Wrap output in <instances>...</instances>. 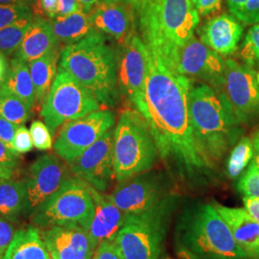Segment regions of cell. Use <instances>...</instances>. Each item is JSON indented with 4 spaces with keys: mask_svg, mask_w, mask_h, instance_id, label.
<instances>
[{
    "mask_svg": "<svg viewBox=\"0 0 259 259\" xmlns=\"http://www.w3.org/2000/svg\"><path fill=\"white\" fill-rule=\"evenodd\" d=\"M147 49L148 70L138 111L147 122L166 166L179 178L192 181L212 170L196 145L190 124L192 81L170 69L152 48Z\"/></svg>",
    "mask_w": 259,
    "mask_h": 259,
    "instance_id": "cell-1",
    "label": "cell"
},
{
    "mask_svg": "<svg viewBox=\"0 0 259 259\" xmlns=\"http://www.w3.org/2000/svg\"><path fill=\"white\" fill-rule=\"evenodd\" d=\"M117 56L118 49L94 29L81 40L63 47L60 66L89 89L101 106L115 108L121 96Z\"/></svg>",
    "mask_w": 259,
    "mask_h": 259,
    "instance_id": "cell-2",
    "label": "cell"
},
{
    "mask_svg": "<svg viewBox=\"0 0 259 259\" xmlns=\"http://www.w3.org/2000/svg\"><path fill=\"white\" fill-rule=\"evenodd\" d=\"M188 108L196 145L214 168L239 137V126L226 95L207 83H191Z\"/></svg>",
    "mask_w": 259,
    "mask_h": 259,
    "instance_id": "cell-3",
    "label": "cell"
},
{
    "mask_svg": "<svg viewBox=\"0 0 259 259\" xmlns=\"http://www.w3.org/2000/svg\"><path fill=\"white\" fill-rule=\"evenodd\" d=\"M175 248L182 259H249L212 204H191L181 212Z\"/></svg>",
    "mask_w": 259,
    "mask_h": 259,
    "instance_id": "cell-4",
    "label": "cell"
},
{
    "mask_svg": "<svg viewBox=\"0 0 259 259\" xmlns=\"http://www.w3.org/2000/svg\"><path fill=\"white\" fill-rule=\"evenodd\" d=\"M134 8L140 37L165 64L200 23L191 0H139Z\"/></svg>",
    "mask_w": 259,
    "mask_h": 259,
    "instance_id": "cell-5",
    "label": "cell"
},
{
    "mask_svg": "<svg viewBox=\"0 0 259 259\" xmlns=\"http://www.w3.org/2000/svg\"><path fill=\"white\" fill-rule=\"evenodd\" d=\"M158 157L155 139L144 117L135 109L122 111L113 131L115 181L151 171Z\"/></svg>",
    "mask_w": 259,
    "mask_h": 259,
    "instance_id": "cell-6",
    "label": "cell"
},
{
    "mask_svg": "<svg viewBox=\"0 0 259 259\" xmlns=\"http://www.w3.org/2000/svg\"><path fill=\"white\" fill-rule=\"evenodd\" d=\"M177 204L176 196L171 194L146 211L129 215L113 241L123 259H158L162 255Z\"/></svg>",
    "mask_w": 259,
    "mask_h": 259,
    "instance_id": "cell-7",
    "label": "cell"
},
{
    "mask_svg": "<svg viewBox=\"0 0 259 259\" xmlns=\"http://www.w3.org/2000/svg\"><path fill=\"white\" fill-rule=\"evenodd\" d=\"M94 214L91 185L77 177H69L60 189L31 216L40 229L53 226H78L88 231Z\"/></svg>",
    "mask_w": 259,
    "mask_h": 259,
    "instance_id": "cell-8",
    "label": "cell"
},
{
    "mask_svg": "<svg viewBox=\"0 0 259 259\" xmlns=\"http://www.w3.org/2000/svg\"><path fill=\"white\" fill-rule=\"evenodd\" d=\"M101 104L95 95L61 66L41 106L40 116L52 136L68 121L99 111Z\"/></svg>",
    "mask_w": 259,
    "mask_h": 259,
    "instance_id": "cell-9",
    "label": "cell"
},
{
    "mask_svg": "<svg viewBox=\"0 0 259 259\" xmlns=\"http://www.w3.org/2000/svg\"><path fill=\"white\" fill-rule=\"evenodd\" d=\"M115 112L109 109L65 123L53 144L56 154L68 164L80 157L115 125Z\"/></svg>",
    "mask_w": 259,
    "mask_h": 259,
    "instance_id": "cell-10",
    "label": "cell"
},
{
    "mask_svg": "<svg viewBox=\"0 0 259 259\" xmlns=\"http://www.w3.org/2000/svg\"><path fill=\"white\" fill-rule=\"evenodd\" d=\"M165 65L178 74L203 81L216 91L222 88L226 60L195 36L177 49Z\"/></svg>",
    "mask_w": 259,
    "mask_h": 259,
    "instance_id": "cell-11",
    "label": "cell"
},
{
    "mask_svg": "<svg viewBox=\"0 0 259 259\" xmlns=\"http://www.w3.org/2000/svg\"><path fill=\"white\" fill-rule=\"evenodd\" d=\"M240 124L253 120L259 113V84L253 67L233 59L226 60L221 90Z\"/></svg>",
    "mask_w": 259,
    "mask_h": 259,
    "instance_id": "cell-12",
    "label": "cell"
},
{
    "mask_svg": "<svg viewBox=\"0 0 259 259\" xmlns=\"http://www.w3.org/2000/svg\"><path fill=\"white\" fill-rule=\"evenodd\" d=\"M148 70V49L135 32L121 44L117 56V77L121 95L138 111L141 106Z\"/></svg>",
    "mask_w": 259,
    "mask_h": 259,
    "instance_id": "cell-13",
    "label": "cell"
},
{
    "mask_svg": "<svg viewBox=\"0 0 259 259\" xmlns=\"http://www.w3.org/2000/svg\"><path fill=\"white\" fill-rule=\"evenodd\" d=\"M149 172L117 182L109 194L111 201L127 215L146 211L171 195L162 178Z\"/></svg>",
    "mask_w": 259,
    "mask_h": 259,
    "instance_id": "cell-14",
    "label": "cell"
},
{
    "mask_svg": "<svg viewBox=\"0 0 259 259\" xmlns=\"http://www.w3.org/2000/svg\"><path fill=\"white\" fill-rule=\"evenodd\" d=\"M113 131H108L93 145L69 163V170L100 192H106L114 177L113 169Z\"/></svg>",
    "mask_w": 259,
    "mask_h": 259,
    "instance_id": "cell-15",
    "label": "cell"
},
{
    "mask_svg": "<svg viewBox=\"0 0 259 259\" xmlns=\"http://www.w3.org/2000/svg\"><path fill=\"white\" fill-rule=\"evenodd\" d=\"M69 177L67 167L54 155L46 154L37 157L29 167L24 180L27 190L24 213L32 216Z\"/></svg>",
    "mask_w": 259,
    "mask_h": 259,
    "instance_id": "cell-16",
    "label": "cell"
},
{
    "mask_svg": "<svg viewBox=\"0 0 259 259\" xmlns=\"http://www.w3.org/2000/svg\"><path fill=\"white\" fill-rule=\"evenodd\" d=\"M40 234L52 259H92L96 250L88 232L78 226H53Z\"/></svg>",
    "mask_w": 259,
    "mask_h": 259,
    "instance_id": "cell-17",
    "label": "cell"
},
{
    "mask_svg": "<svg viewBox=\"0 0 259 259\" xmlns=\"http://www.w3.org/2000/svg\"><path fill=\"white\" fill-rule=\"evenodd\" d=\"M244 26L232 14H215L202 25L200 39L219 55L231 56L238 50Z\"/></svg>",
    "mask_w": 259,
    "mask_h": 259,
    "instance_id": "cell-18",
    "label": "cell"
},
{
    "mask_svg": "<svg viewBox=\"0 0 259 259\" xmlns=\"http://www.w3.org/2000/svg\"><path fill=\"white\" fill-rule=\"evenodd\" d=\"M94 200V214L88 233L94 247L104 242H113L129 215L123 212L109 197L91 186Z\"/></svg>",
    "mask_w": 259,
    "mask_h": 259,
    "instance_id": "cell-19",
    "label": "cell"
},
{
    "mask_svg": "<svg viewBox=\"0 0 259 259\" xmlns=\"http://www.w3.org/2000/svg\"><path fill=\"white\" fill-rule=\"evenodd\" d=\"M90 16L93 27L118 41L119 45L135 33L136 11L133 5L126 2L98 4Z\"/></svg>",
    "mask_w": 259,
    "mask_h": 259,
    "instance_id": "cell-20",
    "label": "cell"
},
{
    "mask_svg": "<svg viewBox=\"0 0 259 259\" xmlns=\"http://www.w3.org/2000/svg\"><path fill=\"white\" fill-rule=\"evenodd\" d=\"M212 204L249 259H259V223L244 207H229L217 202Z\"/></svg>",
    "mask_w": 259,
    "mask_h": 259,
    "instance_id": "cell-21",
    "label": "cell"
},
{
    "mask_svg": "<svg viewBox=\"0 0 259 259\" xmlns=\"http://www.w3.org/2000/svg\"><path fill=\"white\" fill-rule=\"evenodd\" d=\"M55 49H60V41L56 37L49 20L35 17L22 42L15 52L14 59L29 64Z\"/></svg>",
    "mask_w": 259,
    "mask_h": 259,
    "instance_id": "cell-22",
    "label": "cell"
},
{
    "mask_svg": "<svg viewBox=\"0 0 259 259\" xmlns=\"http://www.w3.org/2000/svg\"><path fill=\"white\" fill-rule=\"evenodd\" d=\"M1 259H52L40 230L36 226H28L15 233L8 249Z\"/></svg>",
    "mask_w": 259,
    "mask_h": 259,
    "instance_id": "cell-23",
    "label": "cell"
},
{
    "mask_svg": "<svg viewBox=\"0 0 259 259\" xmlns=\"http://www.w3.org/2000/svg\"><path fill=\"white\" fill-rule=\"evenodd\" d=\"M58 40L65 46L81 40L95 28L90 14L77 12L67 16H57L49 20Z\"/></svg>",
    "mask_w": 259,
    "mask_h": 259,
    "instance_id": "cell-24",
    "label": "cell"
},
{
    "mask_svg": "<svg viewBox=\"0 0 259 259\" xmlns=\"http://www.w3.org/2000/svg\"><path fill=\"white\" fill-rule=\"evenodd\" d=\"M60 49H55L28 64L36 91V104L42 106L58 73Z\"/></svg>",
    "mask_w": 259,
    "mask_h": 259,
    "instance_id": "cell-25",
    "label": "cell"
},
{
    "mask_svg": "<svg viewBox=\"0 0 259 259\" xmlns=\"http://www.w3.org/2000/svg\"><path fill=\"white\" fill-rule=\"evenodd\" d=\"M27 190L25 181L0 179V216L14 220L24 213Z\"/></svg>",
    "mask_w": 259,
    "mask_h": 259,
    "instance_id": "cell-26",
    "label": "cell"
},
{
    "mask_svg": "<svg viewBox=\"0 0 259 259\" xmlns=\"http://www.w3.org/2000/svg\"><path fill=\"white\" fill-rule=\"evenodd\" d=\"M5 88L33 109L36 105V91L27 63L13 59Z\"/></svg>",
    "mask_w": 259,
    "mask_h": 259,
    "instance_id": "cell-27",
    "label": "cell"
},
{
    "mask_svg": "<svg viewBox=\"0 0 259 259\" xmlns=\"http://www.w3.org/2000/svg\"><path fill=\"white\" fill-rule=\"evenodd\" d=\"M32 115V109L3 85L0 92V116L16 124L23 125Z\"/></svg>",
    "mask_w": 259,
    "mask_h": 259,
    "instance_id": "cell-28",
    "label": "cell"
},
{
    "mask_svg": "<svg viewBox=\"0 0 259 259\" xmlns=\"http://www.w3.org/2000/svg\"><path fill=\"white\" fill-rule=\"evenodd\" d=\"M254 151L252 140L249 138L241 139L232 149L227 162V174L231 179H236L250 164Z\"/></svg>",
    "mask_w": 259,
    "mask_h": 259,
    "instance_id": "cell-29",
    "label": "cell"
},
{
    "mask_svg": "<svg viewBox=\"0 0 259 259\" xmlns=\"http://www.w3.org/2000/svg\"><path fill=\"white\" fill-rule=\"evenodd\" d=\"M33 19H21L7 27L0 29V52L11 55L17 51L31 26Z\"/></svg>",
    "mask_w": 259,
    "mask_h": 259,
    "instance_id": "cell-30",
    "label": "cell"
},
{
    "mask_svg": "<svg viewBox=\"0 0 259 259\" xmlns=\"http://www.w3.org/2000/svg\"><path fill=\"white\" fill-rule=\"evenodd\" d=\"M240 57L245 64L259 68V22L247 32L240 47Z\"/></svg>",
    "mask_w": 259,
    "mask_h": 259,
    "instance_id": "cell-31",
    "label": "cell"
},
{
    "mask_svg": "<svg viewBox=\"0 0 259 259\" xmlns=\"http://www.w3.org/2000/svg\"><path fill=\"white\" fill-rule=\"evenodd\" d=\"M237 189L243 196L259 197V164L253 158L239 177Z\"/></svg>",
    "mask_w": 259,
    "mask_h": 259,
    "instance_id": "cell-32",
    "label": "cell"
},
{
    "mask_svg": "<svg viewBox=\"0 0 259 259\" xmlns=\"http://www.w3.org/2000/svg\"><path fill=\"white\" fill-rule=\"evenodd\" d=\"M33 18L34 15L29 5L0 4V29L12 25L21 19Z\"/></svg>",
    "mask_w": 259,
    "mask_h": 259,
    "instance_id": "cell-33",
    "label": "cell"
},
{
    "mask_svg": "<svg viewBox=\"0 0 259 259\" xmlns=\"http://www.w3.org/2000/svg\"><path fill=\"white\" fill-rule=\"evenodd\" d=\"M30 134L34 147L39 151H48L53 147L52 134L46 123L41 121H33L30 127Z\"/></svg>",
    "mask_w": 259,
    "mask_h": 259,
    "instance_id": "cell-34",
    "label": "cell"
},
{
    "mask_svg": "<svg viewBox=\"0 0 259 259\" xmlns=\"http://www.w3.org/2000/svg\"><path fill=\"white\" fill-rule=\"evenodd\" d=\"M13 147L19 155L27 154L34 147L30 131L24 125H19L18 127L13 141Z\"/></svg>",
    "mask_w": 259,
    "mask_h": 259,
    "instance_id": "cell-35",
    "label": "cell"
},
{
    "mask_svg": "<svg viewBox=\"0 0 259 259\" xmlns=\"http://www.w3.org/2000/svg\"><path fill=\"white\" fill-rule=\"evenodd\" d=\"M235 18L249 26L259 22V0H248Z\"/></svg>",
    "mask_w": 259,
    "mask_h": 259,
    "instance_id": "cell-36",
    "label": "cell"
},
{
    "mask_svg": "<svg viewBox=\"0 0 259 259\" xmlns=\"http://www.w3.org/2000/svg\"><path fill=\"white\" fill-rule=\"evenodd\" d=\"M15 228L9 219L0 216V259L3 257L4 253L15 236Z\"/></svg>",
    "mask_w": 259,
    "mask_h": 259,
    "instance_id": "cell-37",
    "label": "cell"
},
{
    "mask_svg": "<svg viewBox=\"0 0 259 259\" xmlns=\"http://www.w3.org/2000/svg\"><path fill=\"white\" fill-rule=\"evenodd\" d=\"M200 17L213 16L222 8L223 0H191Z\"/></svg>",
    "mask_w": 259,
    "mask_h": 259,
    "instance_id": "cell-38",
    "label": "cell"
},
{
    "mask_svg": "<svg viewBox=\"0 0 259 259\" xmlns=\"http://www.w3.org/2000/svg\"><path fill=\"white\" fill-rule=\"evenodd\" d=\"M20 162L19 155L0 141V166L16 169Z\"/></svg>",
    "mask_w": 259,
    "mask_h": 259,
    "instance_id": "cell-39",
    "label": "cell"
},
{
    "mask_svg": "<svg viewBox=\"0 0 259 259\" xmlns=\"http://www.w3.org/2000/svg\"><path fill=\"white\" fill-rule=\"evenodd\" d=\"M18 127H19L18 125L0 116V141L5 143L12 150H14L13 141H14V138Z\"/></svg>",
    "mask_w": 259,
    "mask_h": 259,
    "instance_id": "cell-40",
    "label": "cell"
},
{
    "mask_svg": "<svg viewBox=\"0 0 259 259\" xmlns=\"http://www.w3.org/2000/svg\"><path fill=\"white\" fill-rule=\"evenodd\" d=\"M92 259H123L113 242H104L94 251Z\"/></svg>",
    "mask_w": 259,
    "mask_h": 259,
    "instance_id": "cell-41",
    "label": "cell"
},
{
    "mask_svg": "<svg viewBox=\"0 0 259 259\" xmlns=\"http://www.w3.org/2000/svg\"><path fill=\"white\" fill-rule=\"evenodd\" d=\"M58 16H67L77 12H83L79 0H58Z\"/></svg>",
    "mask_w": 259,
    "mask_h": 259,
    "instance_id": "cell-42",
    "label": "cell"
},
{
    "mask_svg": "<svg viewBox=\"0 0 259 259\" xmlns=\"http://www.w3.org/2000/svg\"><path fill=\"white\" fill-rule=\"evenodd\" d=\"M243 204L246 211L259 223V197L243 196Z\"/></svg>",
    "mask_w": 259,
    "mask_h": 259,
    "instance_id": "cell-43",
    "label": "cell"
},
{
    "mask_svg": "<svg viewBox=\"0 0 259 259\" xmlns=\"http://www.w3.org/2000/svg\"><path fill=\"white\" fill-rule=\"evenodd\" d=\"M42 13L50 19L58 16V0H38Z\"/></svg>",
    "mask_w": 259,
    "mask_h": 259,
    "instance_id": "cell-44",
    "label": "cell"
},
{
    "mask_svg": "<svg viewBox=\"0 0 259 259\" xmlns=\"http://www.w3.org/2000/svg\"><path fill=\"white\" fill-rule=\"evenodd\" d=\"M10 71V65L6 55L0 52V84L6 82Z\"/></svg>",
    "mask_w": 259,
    "mask_h": 259,
    "instance_id": "cell-45",
    "label": "cell"
},
{
    "mask_svg": "<svg viewBox=\"0 0 259 259\" xmlns=\"http://www.w3.org/2000/svg\"><path fill=\"white\" fill-rule=\"evenodd\" d=\"M247 1L248 0H226L227 6L229 8L230 13L233 15L234 17L244 7V5L247 3Z\"/></svg>",
    "mask_w": 259,
    "mask_h": 259,
    "instance_id": "cell-46",
    "label": "cell"
},
{
    "mask_svg": "<svg viewBox=\"0 0 259 259\" xmlns=\"http://www.w3.org/2000/svg\"><path fill=\"white\" fill-rule=\"evenodd\" d=\"M82 5L83 13L91 14L93 10L98 5V0H79Z\"/></svg>",
    "mask_w": 259,
    "mask_h": 259,
    "instance_id": "cell-47",
    "label": "cell"
},
{
    "mask_svg": "<svg viewBox=\"0 0 259 259\" xmlns=\"http://www.w3.org/2000/svg\"><path fill=\"white\" fill-rule=\"evenodd\" d=\"M251 140H252L253 151H254L253 159L259 164V131L254 134V136H253V138L251 139Z\"/></svg>",
    "mask_w": 259,
    "mask_h": 259,
    "instance_id": "cell-48",
    "label": "cell"
},
{
    "mask_svg": "<svg viewBox=\"0 0 259 259\" xmlns=\"http://www.w3.org/2000/svg\"><path fill=\"white\" fill-rule=\"evenodd\" d=\"M15 175V169L0 166V179H13Z\"/></svg>",
    "mask_w": 259,
    "mask_h": 259,
    "instance_id": "cell-49",
    "label": "cell"
},
{
    "mask_svg": "<svg viewBox=\"0 0 259 259\" xmlns=\"http://www.w3.org/2000/svg\"><path fill=\"white\" fill-rule=\"evenodd\" d=\"M33 0H0V4H25L29 5Z\"/></svg>",
    "mask_w": 259,
    "mask_h": 259,
    "instance_id": "cell-50",
    "label": "cell"
},
{
    "mask_svg": "<svg viewBox=\"0 0 259 259\" xmlns=\"http://www.w3.org/2000/svg\"><path fill=\"white\" fill-rule=\"evenodd\" d=\"M122 2V0H98V4H115Z\"/></svg>",
    "mask_w": 259,
    "mask_h": 259,
    "instance_id": "cell-51",
    "label": "cell"
},
{
    "mask_svg": "<svg viewBox=\"0 0 259 259\" xmlns=\"http://www.w3.org/2000/svg\"><path fill=\"white\" fill-rule=\"evenodd\" d=\"M123 2H126V3H128V4H131V5H133L134 7L137 5V3H138V1L139 0H122Z\"/></svg>",
    "mask_w": 259,
    "mask_h": 259,
    "instance_id": "cell-52",
    "label": "cell"
},
{
    "mask_svg": "<svg viewBox=\"0 0 259 259\" xmlns=\"http://www.w3.org/2000/svg\"><path fill=\"white\" fill-rule=\"evenodd\" d=\"M158 259H173L171 258V257H169V256H167V255H161L160 257Z\"/></svg>",
    "mask_w": 259,
    "mask_h": 259,
    "instance_id": "cell-53",
    "label": "cell"
},
{
    "mask_svg": "<svg viewBox=\"0 0 259 259\" xmlns=\"http://www.w3.org/2000/svg\"><path fill=\"white\" fill-rule=\"evenodd\" d=\"M256 79H257V82H258L259 84V72L258 73H256Z\"/></svg>",
    "mask_w": 259,
    "mask_h": 259,
    "instance_id": "cell-54",
    "label": "cell"
},
{
    "mask_svg": "<svg viewBox=\"0 0 259 259\" xmlns=\"http://www.w3.org/2000/svg\"><path fill=\"white\" fill-rule=\"evenodd\" d=\"M3 85H4V83H3V84H0V92H1V90H2V88H3Z\"/></svg>",
    "mask_w": 259,
    "mask_h": 259,
    "instance_id": "cell-55",
    "label": "cell"
},
{
    "mask_svg": "<svg viewBox=\"0 0 259 259\" xmlns=\"http://www.w3.org/2000/svg\"><path fill=\"white\" fill-rule=\"evenodd\" d=\"M37 1H38V0H37Z\"/></svg>",
    "mask_w": 259,
    "mask_h": 259,
    "instance_id": "cell-56",
    "label": "cell"
}]
</instances>
